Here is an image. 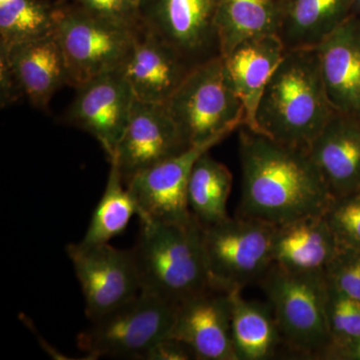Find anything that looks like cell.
<instances>
[{
    "mask_svg": "<svg viewBox=\"0 0 360 360\" xmlns=\"http://www.w3.org/2000/svg\"><path fill=\"white\" fill-rule=\"evenodd\" d=\"M134 215H139L136 201L117 168L110 165L105 189L79 243L84 245L110 243L111 239L127 229Z\"/></svg>",
    "mask_w": 360,
    "mask_h": 360,
    "instance_id": "obj_25",
    "label": "cell"
},
{
    "mask_svg": "<svg viewBox=\"0 0 360 360\" xmlns=\"http://www.w3.org/2000/svg\"><path fill=\"white\" fill-rule=\"evenodd\" d=\"M195 359L193 350L186 343L167 336L146 350L141 360H188Z\"/></svg>",
    "mask_w": 360,
    "mask_h": 360,
    "instance_id": "obj_31",
    "label": "cell"
},
{
    "mask_svg": "<svg viewBox=\"0 0 360 360\" xmlns=\"http://www.w3.org/2000/svg\"><path fill=\"white\" fill-rule=\"evenodd\" d=\"M56 2L8 0L0 4V47L42 39L56 32Z\"/></svg>",
    "mask_w": 360,
    "mask_h": 360,
    "instance_id": "obj_26",
    "label": "cell"
},
{
    "mask_svg": "<svg viewBox=\"0 0 360 360\" xmlns=\"http://www.w3.org/2000/svg\"><path fill=\"white\" fill-rule=\"evenodd\" d=\"M63 122L94 136L108 161L129 124L135 99L122 68L103 73L75 89Z\"/></svg>",
    "mask_w": 360,
    "mask_h": 360,
    "instance_id": "obj_11",
    "label": "cell"
},
{
    "mask_svg": "<svg viewBox=\"0 0 360 360\" xmlns=\"http://www.w3.org/2000/svg\"><path fill=\"white\" fill-rule=\"evenodd\" d=\"M232 174L224 163L213 158L210 151L194 163L188 186L189 212L205 227L226 219L227 201L231 195Z\"/></svg>",
    "mask_w": 360,
    "mask_h": 360,
    "instance_id": "obj_23",
    "label": "cell"
},
{
    "mask_svg": "<svg viewBox=\"0 0 360 360\" xmlns=\"http://www.w3.org/2000/svg\"><path fill=\"white\" fill-rule=\"evenodd\" d=\"M326 276L331 285L360 300V250H340Z\"/></svg>",
    "mask_w": 360,
    "mask_h": 360,
    "instance_id": "obj_30",
    "label": "cell"
},
{
    "mask_svg": "<svg viewBox=\"0 0 360 360\" xmlns=\"http://www.w3.org/2000/svg\"><path fill=\"white\" fill-rule=\"evenodd\" d=\"M335 113L324 86L317 47L290 49L258 103L253 131L309 150Z\"/></svg>",
    "mask_w": 360,
    "mask_h": 360,
    "instance_id": "obj_2",
    "label": "cell"
},
{
    "mask_svg": "<svg viewBox=\"0 0 360 360\" xmlns=\"http://www.w3.org/2000/svg\"><path fill=\"white\" fill-rule=\"evenodd\" d=\"M231 335L238 360L269 359L283 341L269 302L245 300L231 292Z\"/></svg>",
    "mask_w": 360,
    "mask_h": 360,
    "instance_id": "obj_22",
    "label": "cell"
},
{
    "mask_svg": "<svg viewBox=\"0 0 360 360\" xmlns=\"http://www.w3.org/2000/svg\"><path fill=\"white\" fill-rule=\"evenodd\" d=\"M243 188L238 217L279 225L321 214L335 198L307 149L239 129Z\"/></svg>",
    "mask_w": 360,
    "mask_h": 360,
    "instance_id": "obj_1",
    "label": "cell"
},
{
    "mask_svg": "<svg viewBox=\"0 0 360 360\" xmlns=\"http://www.w3.org/2000/svg\"><path fill=\"white\" fill-rule=\"evenodd\" d=\"M23 97L15 75H14L8 61L4 56H0V103L1 108L16 103Z\"/></svg>",
    "mask_w": 360,
    "mask_h": 360,
    "instance_id": "obj_32",
    "label": "cell"
},
{
    "mask_svg": "<svg viewBox=\"0 0 360 360\" xmlns=\"http://www.w3.org/2000/svg\"><path fill=\"white\" fill-rule=\"evenodd\" d=\"M324 213L307 215L274 226V265L297 274H326L340 246Z\"/></svg>",
    "mask_w": 360,
    "mask_h": 360,
    "instance_id": "obj_18",
    "label": "cell"
},
{
    "mask_svg": "<svg viewBox=\"0 0 360 360\" xmlns=\"http://www.w3.org/2000/svg\"><path fill=\"white\" fill-rule=\"evenodd\" d=\"M333 198L360 191V117L336 112L309 146Z\"/></svg>",
    "mask_w": 360,
    "mask_h": 360,
    "instance_id": "obj_15",
    "label": "cell"
},
{
    "mask_svg": "<svg viewBox=\"0 0 360 360\" xmlns=\"http://www.w3.org/2000/svg\"><path fill=\"white\" fill-rule=\"evenodd\" d=\"M278 0H219L217 11L221 56L253 37L276 34Z\"/></svg>",
    "mask_w": 360,
    "mask_h": 360,
    "instance_id": "obj_24",
    "label": "cell"
},
{
    "mask_svg": "<svg viewBox=\"0 0 360 360\" xmlns=\"http://www.w3.org/2000/svg\"><path fill=\"white\" fill-rule=\"evenodd\" d=\"M355 0H278L276 35L286 51L317 47L352 15Z\"/></svg>",
    "mask_w": 360,
    "mask_h": 360,
    "instance_id": "obj_21",
    "label": "cell"
},
{
    "mask_svg": "<svg viewBox=\"0 0 360 360\" xmlns=\"http://www.w3.org/2000/svg\"><path fill=\"white\" fill-rule=\"evenodd\" d=\"M226 137L191 146L184 153L134 175L127 188L139 207V219L184 222L193 214L187 205V186L194 163Z\"/></svg>",
    "mask_w": 360,
    "mask_h": 360,
    "instance_id": "obj_13",
    "label": "cell"
},
{
    "mask_svg": "<svg viewBox=\"0 0 360 360\" xmlns=\"http://www.w3.org/2000/svg\"><path fill=\"white\" fill-rule=\"evenodd\" d=\"M274 226L259 220L227 217L205 227V250L212 288L234 292L259 283L274 264Z\"/></svg>",
    "mask_w": 360,
    "mask_h": 360,
    "instance_id": "obj_8",
    "label": "cell"
},
{
    "mask_svg": "<svg viewBox=\"0 0 360 360\" xmlns=\"http://www.w3.org/2000/svg\"><path fill=\"white\" fill-rule=\"evenodd\" d=\"M219 0H139L142 30L174 49L191 68L221 56Z\"/></svg>",
    "mask_w": 360,
    "mask_h": 360,
    "instance_id": "obj_9",
    "label": "cell"
},
{
    "mask_svg": "<svg viewBox=\"0 0 360 360\" xmlns=\"http://www.w3.org/2000/svg\"><path fill=\"white\" fill-rule=\"evenodd\" d=\"M122 70L136 101L165 103L193 68L169 45L141 30Z\"/></svg>",
    "mask_w": 360,
    "mask_h": 360,
    "instance_id": "obj_17",
    "label": "cell"
},
{
    "mask_svg": "<svg viewBox=\"0 0 360 360\" xmlns=\"http://www.w3.org/2000/svg\"><path fill=\"white\" fill-rule=\"evenodd\" d=\"M317 49L331 105L360 117V16H350Z\"/></svg>",
    "mask_w": 360,
    "mask_h": 360,
    "instance_id": "obj_16",
    "label": "cell"
},
{
    "mask_svg": "<svg viewBox=\"0 0 360 360\" xmlns=\"http://www.w3.org/2000/svg\"><path fill=\"white\" fill-rule=\"evenodd\" d=\"M170 336L186 343L195 359L238 360L232 342L231 293L210 288L182 302Z\"/></svg>",
    "mask_w": 360,
    "mask_h": 360,
    "instance_id": "obj_14",
    "label": "cell"
},
{
    "mask_svg": "<svg viewBox=\"0 0 360 360\" xmlns=\"http://www.w3.org/2000/svg\"><path fill=\"white\" fill-rule=\"evenodd\" d=\"M189 148L165 103L135 101L129 124L110 163L127 184L134 175Z\"/></svg>",
    "mask_w": 360,
    "mask_h": 360,
    "instance_id": "obj_12",
    "label": "cell"
},
{
    "mask_svg": "<svg viewBox=\"0 0 360 360\" xmlns=\"http://www.w3.org/2000/svg\"><path fill=\"white\" fill-rule=\"evenodd\" d=\"M68 257L85 302V315L94 321L141 291L132 250H120L110 243L84 245L70 243Z\"/></svg>",
    "mask_w": 360,
    "mask_h": 360,
    "instance_id": "obj_10",
    "label": "cell"
},
{
    "mask_svg": "<svg viewBox=\"0 0 360 360\" xmlns=\"http://www.w3.org/2000/svg\"><path fill=\"white\" fill-rule=\"evenodd\" d=\"M324 215L340 250H360V191L335 198Z\"/></svg>",
    "mask_w": 360,
    "mask_h": 360,
    "instance_id": "obj_28",
    "label": "cell"
},
{
    "mask_svg": "<svg viewBox=\"0 0 360 360\" xmlns=\"http://www.w3.org/2000/svg\"><path fill=\"white\" fill-rule=\"evenodd\" d=\"M326 316L330 335V345L326 352L329 348L340 347L360 338V300L342 292L330 283Z\"/></svg>",
    "mask_w": 360,
    "mask_h": 360,
    "instance_id": "obj_27",
    "label": "cell"
},
{
    "mask_svg": "<svg viewBox=\"0 0 360 360\" xmlns=\"http://www.w3.org/2000/svg\"><path fill=\"white\" fill-rule=\"evenodd\" d=\"M352 15L360 16V0H355L354 8H352Z\"/></svg>",
    "mask_w": 360,
    "mask_h": 360,
    "instance_id": "obj_34",
    "label": "cell"
},
{
    "mask_svg": "<svg viewBox=\"0 0 360 360\" xmlns=\"http://www.w3.org/2000/svg\"><path fill=\"white\" fill-rule=\"evenodd\" d=\"M132 2H134L135 4L137 6V2L139 1V0H131Z\"/></svg>",
    "mask_w": 360,
    "mask_h": 360,
    "instance_id": "obj_36",
    "label": "cell"
},
{
    "mask_svg": "<svg viewBox=\"0 0 360 360\" xmlns=\"http://www.w3.org/2000/svg\"><path fill=\"white\" fill-rule=\"evenodd\" d=\"M6 1H8V0H0V4H4Z\"/></svg>",
    "mask_w": 360,
    "mask_h": 360,
    "instance_id": "obj_35",
    "label": "cell"
},
{
    "mask_svg": "<svg viewBox=\"0 0 360 360\" xmlns=\"http://www.w3.org/2000/svg\"><path fill=\"white\" fill-rule=\"evenodd\" d=\"M322 359L333 360H360V338L345 345L329 348Z\"/></svg>",
    "mask_w": 360,
    "mask_h": 360,
    "instance_id": "obj_33",
    "label": "cell"
},
{
    "mask_svg": "<svg viewBox=\"0 0 360 360\" xmlns=\"http://www.w3.org/2000/svg\"><path fill=\"white\" fill-rule=\"evenodd\" d=\"M91 15L131 30H141L137 6L131 0H70Z\"/></svg>",
    "mask_w": 360,
    "mask_h": 360,
    "instance_id": "obj_29",
    "label": "cell"
},
{
    "mask_svg": "<svg viewBox=\"0 0 360 360\" xmlns=\"http://www.w3.org/2000/svg\"><path fill=\"white\" fill-rule=\"evenodd\" d=\"M165 104L189 146L227 137L245 124L222 56L194 68Z\"/></svg>",
    "mask_w": 360,
    "mask_h": 360,
    "instance_id": "obj_4",
    "label": "cell"
},
{
    "mask_svg": "<svg viewBox=\"0 0 360 360\" xmlns=\"http://www.w3.org/2000/svg\"><path fill=\"white\" fill-rule=\"evenodd\" d=\"M259 284L283 341L302 354L323 356L330 345L326 272L297 274L272 264Z\"/></svg>",
    "mask_w": 360,
    "mask_h": 360,
    "instance_id": "obj_5",
    "label": "cell"
},
{
    "mask_svg": "<svg viewBox=\"0 0 360 360\" xmlns=\"http://www.w3.org/2000/svg\"><path fill=\"white\" fill-rule=\"evenodd\" d=\"M13 70L23 97L33 108H49L52 97L68 85V73L65 56L56 34L13 45L0 47Z\"/></svg>",
    "mask_w": 360,
    "mask_h": 360,
    "instance_id": "obj_20",
    "label": "cell"
},
{
    "mask_svg": "<svg viewBox=\"0 0 360 360\" xmlns=\"http://www.w3.org/2000/svg\"><path fill=\"white\" fill-rule=\"evenodd\" d=\"M141 291L179 307L210 288L205 226L195 217L184 222L141 220L132 248Z\"/></svg>",
    "mask_w": 360,
    "mask_h": 360,
    "instance_id": "obj_3",
    "label": "cell"
},
{
    "mask_svg": "<svg viewBox=\"0 0 360 360\" xmlns=\"http://www.w3.org/2000/svg\"><path fill=\"white\" fill-rule=\"evenodd\" d=\"M285 52L279 37L269 34L245 40L222 56L227 78L245 108L243 127L255 129L258 103Z\"/></svg>",
    "mask_w": 360,
    "mask_h": 360,
    "instance_id": "obj_19",
    "label": "cell"
},
{
    "mask_svg": "<svg viewBox=\"0 0 360 360\" xmlns=\"http://www.w3.org/2000/svg\"><path fill=\"white\" fill-rule=\"evenodd\" d=\"M177 307L141 291L94 321L77 335L85 359L115 357L141 360L158 341L170 336Z\"/></svg>",
    "mask_w": 360,
    "mask_h": 360,
    "instance_id": "obj_7",
    "label": "cell"
},
{
    "mask_svg": "<svg viewBox=\"0 0 360 360\" xmlns=\"http://www.w3.org/2000/svg\"><path fill=\"white\" fill-rule=\"evenodd\" d=\"M56 34L66 63L68 86L120 70L129 59L141 30L91 15L70 0L56 1Z\"/></svg>",
    "mask_w": 360,
    "mask_h": 360,
    "instance_id": "obj_6",
    "label": "cell"
}]
</instances>
